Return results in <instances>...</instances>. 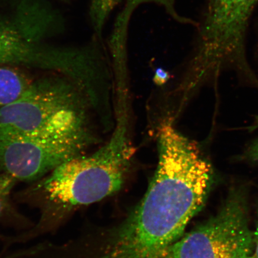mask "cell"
<instances>
[{"instance_id":"9c48e42d","label":"cell","mask_w":258,"mask_h":258,"mask_svg":"<svg viewBox=\"0 0 258 258\" xmlns=\"http://www.w3.org/2000/svg\"><path fill=\"white\" fill-rule=\"evenodd\" d=\"M15 180L6 175H0V216L7 206L8 199Z\"/></svg>"},{"instance_id":"30bf717a","label":"cell","mask_w":258,"mask_h":258,"mask_svg":"<svg viewBox=\"0 0 258 258\" xmlns=\"http://www.w3.org/2000/svg\"><path fill=\"white\" fill-rule=\"evenodd\" d=\"M243 158L250 162L258 163V140L249 145L244 153Z\"/></svg>"},{"instance_id":"ba28073f","label":"cell","mask_w":258,"mask_h":258,"mask_svg":"<svg viewBox=\"0 0 258 258\" xmlns=\"http://www.w3.org/2000/svg\"><path fill=\"white\" fill-rule=\"evenodd\" d=\"M121 0H91L89 15L95 35L102 40V31L109 15Z\"/></svg>"},{"instance_id":"5bb4252c","label":"cell","mask_w":258,"mask_h":258,"mask_svg":"<svg viewBox=\"0 0 258 258\" xmlns=\"http://www.w3.org/2000/svg\"><path fill=\"white\" fill-rule=\"evenodd\" d=\"M243 258H257V257H256L255 255H254H254H251V254H250V255L244 257Z\"/></svg>"},{"instance_id":"8992f818","label":"cell","mask_w":258,"mask_h":258,"mask_svg":"<svg viewBox=\"0 0 258 258\" xmlns=\"http://www.w3.org/2000/svg\"><path fill=\"white\" fill-rule=\"evenodd\" d=\"M90 145L75 140H41L0 132V175L30 180L81 156Z\"/></svg>"},{"instance_id":"52a82bcc","label":"cell","mask_w":258,"mask_h":258,"mask_svg":"<svg viewBox=\"0 0 258 258\" xmlns=\"http://www.w3.org/2000/svg\"><path fill=\"white\" fill-rule=\"evenodd\" d=\"M33 82L20 70L0 67V109L20 98Z\"/></svg>"},{"instance_id":"4fadbf2b","label":"cell","mask_w":258,"mask_h":258,"mask_svg":"<svg viewBox=\"0 0 258 258\" xmlns=\"http://www.w3.org/2000/svg\"><path fill=\"white\" fill-rule=\"evenodd\" d=\"M248 129L250 131H254L258 129V115L254 118L253 123Z\"/></svg>"},{"instance_id":"7c38bea8","label":"cell","mask_w":258,"mask_h":258,"mask_svg":"<svg viewBox=\"0 0 258 258\" xmlns=\"http://www.w3.org/2000/svg\"><path fill=\"white\" fill-rule=\"evenodd\" d=\"M254 249L255 250L254 255L258 258V208L257 210V221L255 231L253 234Z\"/></svg>"},{"instance_id":"277c9868","label":"cell","mask_w":258,"mask_h":258,"mask_svg":"<svg viewBox=\"0 0 258 258\" xmlns=\"http://www.w3.org/2000/svg\"><path fill=\"white\" fill-rule=\"evenodd\" d=\"M132 153L127 115L120 112L107 143L89 156L81 155L60 164L43 180L42 188L48 201L58 205L101 201L121 188Z\"/></svg>"},{"instance_id":"6da1fadb","label":"cell","mask_w":258,"mask_h":258,"mask_svg":"<svg viewBox=\"0 0 258 258\" xmlns=\"http://www.w3.org/2000/svg\"><path fill=\"white\" fill-rule=\"evenodd\" d=\"M159 150L143 199L99 258H156L181 237L204 205L213 173L197 145L166 123L159 132Z\"/></svg>"},{"instance_id":"8fae6325","label":"cell","mask_w":258,"mask_h":258,"mask_svg":"<svg viewBox=\"0 0 258 258\" xmlns=\"http://www.w3.org/2000/svg\"><path fill=\"white\" fill-rule=\"evenodd\" d=\"M168 78V73L163 69H159L156 71L154 80L155 82H156L157 84H163L166 82Z\"/></svg>"},{"instance_id":"3957f363","label":"cell","mask_w":258,"mask_h":258,"mask_svg":"<svg viewBox=\"0 0 258 258\" xmlns=\"http://www.w3.org/2000/svg\"><path fill=\"white\" fill-rule=\"evenodd\" d=\"M258 0H207L186 79L194 86L235 71L258 86L247 59L248 25Z\"/></svg>"},{"instance_id":"5b68a950","label":"cell","mask_w":258,"mask_h":258,"mask_svg":"<svg viewBox=\"0 0 258 258\" xmlns=\"http://www.w3.org/2000/svg\"><path fill=\"white\" fill-rule=\"evenodd\" d=\"M254 249L243 192L234 191L214 217L170 245L156 258H243Z\"/></svg>"},{"instance_id":"7a4b0ae2","label":"cell","mask_w":258,"mask_h":258,"mask_svg":"<svg viewBox=\"0 0 258 258\" xmlns=\"http://www.w3.org/2000/svg\"><path fill=\"white\" fill-rule=\"evenodd\" d=\"M83 94L78 87L63 79L34 82L20 98L0 109V132L92 145L96 138L88 115L89 105L92 106Z\"/></svg>"}]
</instances>
